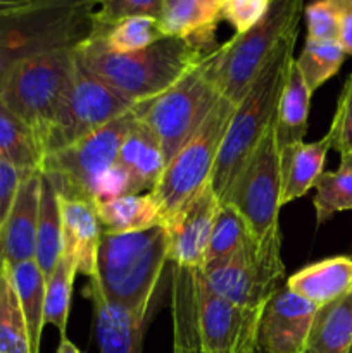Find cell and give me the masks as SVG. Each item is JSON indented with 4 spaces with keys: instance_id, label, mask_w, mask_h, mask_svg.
<instances>
[{
    "instance_id": "cell-1",
    "label": "cell",
    "mask_w": 352,
    "mask_h": 353,
    "mask_svg": "<svg viewBox=\"0 0 352 353\" xmlns=\"http://www.w3.org/2000/svg\"><path fill=\"white\" fill-rule=\"evenodd\" d=\"M297 37H299V26L292 28L282 38L242 102L235 107L211 176V185L219 199V203L223 202L238 172L254 154L259 141L275 121L280 97L295 59L293 48H295Z\"/></svg>"
},
{
    "instance_id": "cell-2",
    "label": "cell",
    "mask_w": 352,
    "mask_h": 353,
    "mask_svg": "<svg viewBox=\"0 0 352 353\" xmlns=\"http://www.w3.org/2000/svg\"><path fill=\"white\" fill-rule=\"evenodd\" d=\"M95 6L93 0H30L0 17V88L21 62L48 52L76 48L88 40Z\"/></svg>"
},
{
    "instance_id": "cell-3",
    "label": "cell",
    "mask_w": 352,
    "mask_h": 353,
    "mask_svg": "<svg viewBox=\"0 0 352 353\" xmlns=\"http://www.w3.org/2000/svg\"><path fill=\"white\" fill-rule=\"evenodd\" d=\"M76 52L88 71L135 103L161 95L204 57L179 38H161L133 54H110L90 37Z\"/></svg>"
},
{
    "instance_id": "cell-4",
    "label": "cell",
    "mask_w": 352,
    "mask_h": 353,
    "mask_svg": "<svg viewBox=\"0 0 352 353\" xmlns=\"http://www.w3.org/2000/svg\"><path fill=\"white\" fill-rule=\"evenodd\" d=\"M168 262L164 226L137 233H104L97 252V276L104 295L150 316L152 300Z\"/></svg>"
},
{
    "instance_id": "cell-5",
    "label": "cell",
    "mask_w": 352,
    "mask_h": 353,
    "mask_svg": "<svg viewBox=\"0 0 352 353\" xmlns=\"http://www.w3.org/2000/svg\"><path fill=\"white\" fill-rule=\"evenodd\" d=\"M217 48V47H216ZM221 100L214 81V50L204 55L161 95L138 102L133 114L161 143L166 165L197 133Z\"/></svg>"
},
{
    "instance_id": "cell-6",
    "label": "cell",
    "mask_w": 352,
    "mask_h": 353,
    "mask_svg": "<svg viewBox=\"0 0 352 353\" xmlns=\"http://www.w3.org/2000/svg\"><path fill=\"white\" fill-rule=\"evenodd\" d=\"M302 0H271L262 19L214 50V81L221 97L238 105L282 38L299 26Z\"/></svg>"
},
{
    "instance_id": "cell-7",
    "label": "cell",
    "mask_w": 352,
    "mask_h": 353,
    "mask_svg": "<svg viewBox=\"0 0 352 353\" xmlns=\"http://www.w3.org/2000/svg\"><path fill=\"white\" fill-rule=\"evenodd\" d=\"M76 64V48L48 52L21 62L0 88V100L33 130L38 143L64 100Z\"/></svg>"
},
{
    "instance_id": "cell-8",
    "label": "cell",
    "mask_w": 352,
    "mask_h": 353,
    "mask_svg": "<svg viewBox=\"0 0 352 353\" xmlns=\"http://www.w3.org/2000/svg\"><path fill=\"white\" fill-rule=\"evenodd\" d=\"M135 121L137 117L130 110L76 143L41 159L40 172L54 186L59 199L95 202L97 186L116 165L121 145Z\"/></svg>"
},
{
    "instance_id": "cell-9",
    "label": "cell",
    "mask_w": 352,
    "mask_h": 353,
    "mask_svg": "<svg viewBox=\"0 0 352 353\" xmlns=\"http://www.w3.org/2000/svg\"><path fill=\"white\" fill-rule=\"evenodd\" d=\"M235 107V103L221 97L197 133L164 168L157 185L150 192L161 207L164 224L211 183Z\"/></svg>"
},
{
    "instance_id": "cell-10",
    "label": "cell",
    "mask_w": 352,
    "mask_h": 353,
    "mask_svg": "<svg viewBox=\"0 0 352 353\" xmlns=\"http://www.w3.org/2000/svg\"><path fill=\"white\" fill-rule=\"evenodd\" d=\"M135 105L133 100L102 81L78 59L75 78L40 141L41 159L88 137L130 112Z\"/></svg>"
},
{
    "instance_id": "cell-11",
    "label": "cell",
    "mask_w": 352,
    "mask_h": 353,
    "mask_svg": "<svg viewBox=\"0 0 352 353\" xmlns=\"http://www.w3.org/2000/svg\"><path fill=\"white\" fill-rule=\"evenodd\" d=\"M207 286L235 305L262 310L273 293L286 281L282 261V234L247 241L238 254L202 271Z\"/></svg>"
},
{
    "instance_id": "cell-12",
    "label": "cell",
    "mask_w": 352,
    "mask_h": 353,
    "mask_svg": "<svg viewBox=\"0 0 352 353\" xmlns=\"http://www.w3.org/2000/svg\"><path fill=\"white\" fill-rule=\"evenodd\" d=\"M280 199V152L271 124L221 203H228L242 214L255 240H268L275 234H282L278 223L282 209Z\"/></svg>"
},
{
    "instance_id": "cell-13",
    "label": "cell",
    "mask_w": 352,
    "mask_h": 353,
    "mask_svg": "<svg viewBox=\"0 0 352 353\" xmlns=\"http://www.w3.org/2000/svg\"><path fill=\"white\" fill-rule=\"evenodd\" d=\"M192 272L197 331L202 350L206 353H257L261 310L235 305L207 286L202 271Z\"/></svg>"
},
{
    "instance_id": "cell-14",
    "label": "cell",
    "mask_w": 352,
    "mask_h": 353,
    "mask_svg": "<svg viewBox=\"0 0 352 353\" xmlns=\"http://www.w3.org/2000/svg\"><path fill=\"white\" fill-rule=\"evenodd\" d=\"M217 209L219 199L209 183L164 224L168 262L188 271H202Z\"/></svg>"
},
{
    "instance_id": "cell-15",
    "label": "cell",
    "mask_w": 352,
    "mask_h": 353,
    "mask_svg": "<svg viewBox=\"0 0 352 353\" xmlns=\"http://www.w3.org/2000/svg\"><path fill=\"white\" fill-rule=\"evenodd\" d=\"M316 310V305L283 285L261 310L257 350L262 353H302Z\"/></svg>"
},
{
    "instance_id": "cell-16",
    "label": "cell",
    "mask_w": 352,
    "mask_h": 353,
    "mask_svg": "<svg viewBox=\"0 0 352 353\" xmlns=\"http://www.w3.org/2000/svg\"><path fill=\"white\" fill-rule=\"evenodd\" d=\"M41 172H28L17 188L16 199L0 228V262L21 264L35 261Z\"/></svg>"
},
{
    "instance_id": "cell-17",
    "label": "cell",
    "mask_w": 352,
    "mask_h": 353,
    "mask_svg": "<svg viewBox=\"0 0 352 353\" xmlns=\"http://www.w3.org/2000/svg\"><path fill=\"white\" fill-rule=\"evenodd\" d=\"M86 295L95 312V333L100 353H141L148 316L104 295L99 283L90 279Z\"/></svg>"
},
{
    "instance_id": "cell-18",
    "label": "cell",
    "mask_w": 352,
    "mask_h": 353,
    "mask_svg": "<svg viewBox=\"0 0 352 353\" xmlns=\"http://www.w3.org/2000/svg\"><path fill=\"white\" fill-rule=\"evenodd\" d=\"M223 0H164L157 17L162 38H179L202 55L216 50Z\"/></svg>"
},
{
    "instance_id": "cell-19",
    "label": "cell",
    "mask_w": 352,
    "mask_h": 353,
    "mask_svg": "<svg viewBox=\"0 0 352 353\" xmlns=\"http://www.w3.org/2000/svg\"><path fill=\"white\" fill-rule=\"evenodd\" d=\"M62 219V254L72 257L78 274L97 276V252L104 236L95 203L59 199Z\"/></svg>"
},
{
    "instance_id": "cell-20",
    "label": "cell",
    "mask_w": 352,
    "mask_h": 353,
    "mask_svg": "<svg viewBox=\"0 0 352 353\" xmlns=\"http://www.w3.org/2000/svg\"><path fill=\"white\" fill-rule=\"evenodd\" d=\"M116 165L128 176L131 195L150 193L162 176L166 159L161 143L138 119L121 145Z\"/></svg>"
},
{
    "instance_id": "cell-21",
    "label": "cell",
    "mask_w": 352,
    "mask_h": 353,
    "mask_svg": "<svg viewBox=\"0 0 352 353\" xmlns=\"http://www.w3.org/2000/svg\"><path fill=\"white\" fill-rule=\"evenodd\" d=\"M285 286L317 309L352 292V257L337 255L293 272Z\"/></svg>"
},
{
    "instance_id": "cell-22",
    "label": "cell",
    "mask_w": 352,
    "mask_h": 353,
    "mask_svg": "<svg viewBox=\"0 0 352 353\" xmlns=\"http://www.w3.org/2000/svg\"><path fill=\"white\" fill-rule=\"evenodd\" d=\"M331 148V140L328 133L321 140L313 143L290 145L280 152V172H282V199L280 203H286L307 195L314 188L317 178L323 174L326 154Z\"/></svg>"
},
{
    "instance_id": "cell-23",
    "label": "cell",
    "mask_w": 352,
    "mask_h": 353,
    "mask_svg": "<svg viewBox=\"0 0 352 353\" xmlns=\"http://www.w3.org/2000/svg\"><path fill=\"white\" fill-rule=\"evenodd\" d=\"M313 93L307 88L302 78V72L295 65V59L290 68L289 79L280 97L278 109H276L275 138L278 150L304 141L309 128V105Z\"/></svg>"
},
{
    "instance_id": "cell-24",
    "label": "cell",
    "mask_w": 352,
    "mask_h": 353,
    "mask_svg": "<svg viewBox=\"0 0 352 353\" xmlns=\"http://www.w3.org/2000/svg\"><path fill=\"white\" fill-rule=\"evenodd\" d=\"M100 224L104 233L124 234L164 226L161 207L152 193L123 195L107 202L97 203Z\"/></svg>"
},
{
    "instance_id": "cell-25",
    "label": "cell",
    "mask_w": 352,
    "mask_h": 353,
    "mask_svg": "<svg viewBox=\"0 0 352 353\" xmlns=\"http://www.w3.org/2000/svg\"><path fill=\"white\" fill-rule=\"evenodd\" d=\"M352 347V292L320 307L302 353H349Z\"/></svg>"
},
{
    "instance_id": "cell-26",
    "label": "cell",
    "mask_w": 352,
    "mask_h": 353,
    "mask_svg": "<svg viewBox=\"0 0 352 353\" xmlns=\"http://www.w3.org/2000/svg\"><path fill=\"white\" fill-rule=\"evenodd\" d=\"M173 353H206L200 347L195 317L193 272L173 265Z\"/></svg>"
},
{
    "instance_id": "cell-27",
    "label": "cell",
    "mask_w": 352,
    "mask_h": 353,
    "mask_svg": "<svg viewBox=\"0 0 352 353\" xmlns=\"http://www.w3.org/2000/svg\"><path fill=\"white\" fill-rule=\"evenodd\" d=\"M9 271L24 319H26L31 353H40L41 333L45 327V276L35 261H26L14 265L9 264Z\"/></svg>"
},
{
    "instance_id": "cell-28",
    "label": "cell",
    "mask_w": 352,
    "mask_h": 353,
    "mask_svg": "<svg viewBox=\"0 0 352 353\" xmlns=\"http://www.w3.org/2000/svg\"><path fill=\"white\" fill-rule=\"evenodd\" d=\"M62 255V219L59 195L47 178L41 174L40 212L37 228L35 262L43 272L45 279L52 274Z\"/></svg>"
},
{
    "instance_id": "cell-29",
    "label": "cell",
    "mask_w": 352,
    "mask_h": 353,
    "mask_svg": "<svg viewBox=\"0 0 352 353\" xmlns=\"http://www.w3.org/2000/svg\"><path fill=\"white\" fill-rule=\"evenodd\" d=\"M0 161L23 172L40 171L41 150L33 130L0 100Z\"/></svg>"
},
{
    "instance_id": "cell-30",
    "label": "cell",
    "mask_w": 352,
    "mask_h": 353,
    "mask_svg": "<svg viewBox=\"0 0 352 353\" xmlns=\"http://www.w3.org/2000/svg\"><path fill=\"white\" fill-rule=\"evenodd\" d=\"M252 238L251 228L245 223L242 214L228 203H219L213 231H211L209 245H207L204 269L216 268L221 262L228 261L242 250Z\"/></svg>"
},
{
    "instance_id": "cell-31",
    "label": "cell",
    "mask_w": 352,
    "mask_h": 353,
    "mask_svg": "<svg viewBox=\"0 0 352 353\" xmlns=\"http://www.w3.org/2000/svg\"><path fill=\"white\" fill-rule=\"evenodd\" d=\"M0 353H31L26 319L7 262H0Z\"/></svg>"
},
{
    "instance_id": "cell-32",
    "label": "cell",
    "mask_w": 352,
    "mask_h": 353,
    "mask_svg": "<svg viewBox=\"0 0 352 353\" xmlns=\"http://www.w3.org/2000/svg\"><path fill=\"white\" fill-rule=\"evenodd\" d=\"M313 199L317 224H324L338 212L352 210V155H340L335 171H323L317 178Z\"/></svg>"
},
{
    "instance_id": "cell-33",
    "label": "cell",
    "mask_w": 352,
    "mask_h": 353,
    "mask_svg": "<svg viewBox=\"0 0 352 353\" xmlns=\"http://www.w3.org/2000/svg\"><path fill=\"white\" fill-rule=\"evenodd\" d=\"M78 276L72 257L62 254L52 274L45 279V309L43 324H50L59 331L61 338L66 336L71 310V296L75 279Z\"/></svg>"
},
{
    "instance_id": "cell-34",
    "label": "cell",
    "mask_w": 352,
    "mask_h": 353,
    "mask_svg": "<svg viewBox=\"0 0 352 353\" xmlns=\"http://www.w3.org/2000/svg\"><path fill=\"white\" fill-rule=\"evenodd\" d=\"M347 54L338 41H313L306 40L302 52L295 59V65L302 72L311 93L340 71Z\"/></svg>"
},
{
    "instance_id": "cell-35",
    "label": "cell",
    "mask_w": 352,
    "mask_h": 353,
    "mask_svg": "<svg viewBox=\"0 0 352 353\" xmlns=\"http://www.w3.org/2000/svg\"><path fill=\"white\" fill-rule=\"evenodd\" d=\"M93 38H97L110 54H133L150 47L162 37L159 31L157 17L138 16L121 21L104 34Z\"/></svg>"
},
{
    "instance_id": "cell-36",
    "label": "cell",
    "mask_w": 352,
    "mask_h": 353,
    "mask_svg": "<svg viewBox=\"0 0 352 353\" xmlns=\"http://www.w3.org/2000/svg\"><path fill=\"white\" fill-rule=\"evenodd\" d=\"M162 3H164V0H107V2H97L92 12V37H100L107 30L119 24L121 21L130 19V17H159Z\"/></svg>"
},
{
    "instance_id": "cell-37",
    "label": "cell",
    "mask_w": 352,
    "mask_h": 353,
    "mask_svg": "<svg viewBox=\"0 0 352 353\" xmlns=\"http://www.w3.org/2000/svg\"><path fill=\"white\" fill-rule=\"evenodd\" d=\"M307 38L313 41H338L342 0H320L304 7Z\"/></svg>"
},
{
    "instance_id": "cell-38",
    "label": "cell",
    "mask_w": 352,
    "mask_h": 353,
    "mask_svg": "<svg viewBox=\"0 0 352 353\" xmlns=\"http://www.w3.org/2000/svg\"><path fill=\"white\" fill-rule=\"evenodd\" d=\"M328 137L333 150L340 155H352V74L349 76L338 95Z\"/></svg>"
},
{
    "instance_id": "cell-39",
    "label": "cell",
    "mask_w": 352,
    "mask_h": 353,
    "mask_svg": "<svg viewBox=\"0 0 352 353\" xmlns=\"http://www.w3.org/2000/svg\"><path fill=\"white\" fill-rule=\"evenodd\" d=\"M271 0H223L221 19L228 21L237 34L254 28L268 10Z\"/></svg>"
},
{
    "instance_id": "cell-40",
    "label": "cell",
    "mask_w": 352,
    "mask_h": 353,
    "mask_svg": "<svg viewBox=\"0 0 352 353\" xmlns=\"http://www.w3.org/2000/svg\"><path fill=\"white\" fill-rule=\"evenodd\" d=\"M28 172L19 171L12 164L6 161H0V228L6 223V217L12 207L16 199L17 188Z\"/></svg>"
},
{
    "instance_id": "cell-41",
    "label": "cell",
    "mask_w": 352,
    "mask_h": 353,
    "mask_svg": "<svg viewBox=\"0 0 352 353\" xmlns=\"http://www.w3.org/2000/svg\"><path fill=\"white\" fill-rule=\"evenodd\" d=\"M338 43L342 45L345 54L352 57V0H342L340 38H338Z\"/></svg>"
},
{
    "instance_id": "cell-42",
    "label": "cell",
    "mask_w": 352,
    "mask_h": 353,
    "mask_svg": "<svg viewBox=\"0 0 352 353\" xmlns=\"http://www.w3.org/2000/svg\"><path fill=\"white\" fill-rule=\"evenodd\" d=\"M30 0H0V17L24 7Z\"/></svg>"
},
{
    "instance_id": "cell-43",
    "label": "cell",
    "mask_w": 352,
    "mask_h": 353,
    "mask_svg": "<svg viewBox=\"0 0 352 353\" xmlns=\"http://www.w3.org/2000/svg\"><path fill=\"white\" fill-rule=\"evenodd\" d=\"M55 353H81V352H79V348L76 347V345L72 343L68 336H64V338H61V341H59L57 352Z\"/></svg>"
},
{
    "instance_id": "cell-44",
    "label": "cell",
    "mask_w": 352,
    "mask_h": 353,
    "mask_svg": "<svg viewBox=\"0 0 352 353\" xmlns=\"http://www.w3.org/2000/svg\"><path fill=\"white\" fill-rule=\"evenodd\" d=\"M349 353H352V347H351V350H349Z\"/></svg>"
},
{
    "instance_id": "cell-45",
    "label": "cell",
    "mask_w": 352,
    "mask_h": 353,
    "mask_svg": "<svg viewBox=\"0 0 352 353\" xmlns=\"http://www.w3.org/2000/svg\"><path fill=\"white\" fill-rule=\"evenodd\" d=\"M257 353H262V352H257Z\"/></svg>"
}]
</instances>
